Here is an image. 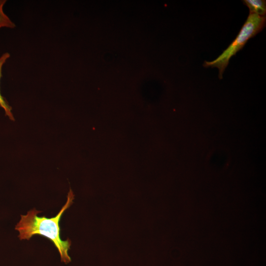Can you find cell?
Instances as JSON below:
<instances>
[{"mask_svg": "<svg viewBox=\"0 0 266 266\" xmlns=\"http://www.w3.org/2000/svg\"><path fill=\"white\" fill-rule=\"evenodd\" d=\"M266 24V17L249 13L246 21L238 34L228 47L215 60L205 61V67H215L219 69V77L222 78L223 74L229 64L230 59L240 50L247 41L260 32Z\"/></svg>", "mask_w": 266, "mask_h": 266, "instance_id": "2", "label": "cell"}, {"mask_svg": "<svg viewBox=\"0 0 266 266\" xmlns=\"http://www.w3.org/2000/svg\"><path fill=\"white\" fill-rule=\"evenodd\" d=\"M6 1V0H0V29L3 27L14 28L15 27V24L4 13L3 10V5Z\"/></svg>", "mask_w": 266, "mask_h": 266, "instance_id": "5", "label": "cell"}, {"mask_svg": "<svg viewBox=\"0 0 266 266\" xmlns=\"http://www.w3.org/2000/svg\"><path fill=\"white\" fill-rule=\"evenodd\" d=\"M74 198V194L70 189L66 203L54 217L48 218L44 216H38V214L41 211L35 208L30 210L26 215H21L20 221L15 227L19 233V239L29 240L35 234L46 237L55 245L60 255L61 261L66 264L69 263L71 259L68 251L71 242L69 239L66 240L61 239L59 222L64 212L72 204Z\"/></svg>", "mask_w": 266, "mask_h": 266, "instance_id": "1", "label": "cell"}, {"mask_svg": "<svg viewBox=\"0 0 266 266\" xmlns=\"http://www.w3.org/2000/svg\"><path fill=\"white\" fill-rule=\"evenodd\" d=\"M10 55L9 53L6 52L3 53L0 57V79L2 77V68L4 64L6 62V60L10 57ZM0 106L4 110L5 114L9 117V118L14 120V118L13 114L11 112V107L7 104L5 100L3 97L0 94Z\"/></svg>", "mask_w": 266, "mask_h": 266, "instance_id": "4", "label": "cell"}, {"mask_svg": "<svg viewBox=\"0 0 266 266\" xmlns=\"http://www.w3.org/2000/svg\"><path fill=\"white\" fill-rule=\"evenodd\" d=\"M243 2L250 11V13L265 16L266 2L264 0H244Z\"/></svg>", "mask_w": 266, "mask_h": 266, "instance_id": "3", "label": "cell"}]
</instances>
